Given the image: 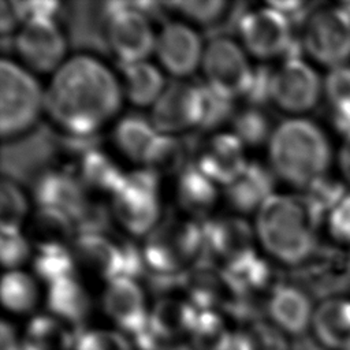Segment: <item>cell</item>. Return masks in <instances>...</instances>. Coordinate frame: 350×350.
<instances>
[{
	"label": "cell",
	"mask_w": 350,
	"mask_h": 350,
	"mask_svg": "<svg viewBox=\"0 0 350 350\" xmlns=\"http://www.w3.org/2000/svg\"><path fill=\"white\" fill-rule=\"evenodd\" d=\"M122 83L97 57L66 59L45 89V112L71 138H92L119 111Z\"/></svg>",
	"instance_id": "obj_1"
},
{
	"label": "cell",
	"mask_w": 350,
	"mask_h": 350,
	"mask_svg": "<svg viewBox=\"0 0 350 350\" xmlns=\"http://www.w3.org/2000/svg\"><path fill=\"white\" fill-rule=\"evenodd\" d=\"M319 217L304 196L273 194L257 211L254 231L273 260L299 267L319 247Z\"/></svg>",
	"instance_id": "obj_2"
},
{
	"label": "cell",
	"mask_w": 350,
	"mask_h": 350,
	"mask_svg": "<svg viewBox=\"0 0 350 350\" xmlns=\"http://www.w3.org/2000/svg\"><path fill=\"white\" fill-rule=\"evenodd\" d=\"M269 168L286 183L306 189L325 176L331 161L329 142L323 130L309 119L280 122L268 141Z\"/></svg>",
	"instance_id": "obj_3"
},
{
	"label": "cell",
	"mask_w": 350,
	"mask_h": 350,
	"mask_svg": "<svg viewBox=\"0 0 350 350\" xmlns=\"http://www.w3.org/2000/svg\"><path fill=\"white\" fill-rule=\"evenodd\" d=\"M145 267L156 276L176 278L202 260L204 230L196 220L167 217L146 235Z\"/></svg>",
	"instance_id": "obj_4"
},
{
	"label": "cell",
	"mask_w": 350,
	"mask_h": 350,
	"mask_svg": "<svg viewBox=\"0 0 350 350\" xmlns=\"http://www.w3.org/2000/svg\"><path fill=\"white\" fill-rule=\"evenodd\" d=\"M45 111V90L37 78L18 63L0 62V134L4 139L29 131Z\"/></svg>",
	"instance_id": "obj_5"
},
{
	"label": "cell",
	"mask_w": 350,
	"mask_h": 350,
	"mask_svg": "<svg viewBox=\"0 0 350 350\" xmlns=\"http://www.w3.org/2000/svg\"><path fill=\"white\" fill-rule=\"evenodd\" d=\"M111 196L112 216L131 235H148L159 224V176L149 170L124 174Z\"/></svg>",
	"instance_id": "obj_6"
},
{
	"label": "cell",
	"mask_w": 350,
	"mask_h": 350,
	"mask_svg": "<svg viewBox=\"0 0 350 350\" xmlns=\"http://www.w3.org/2000/svg\"><path fill=\"white\" fill-rule=\"evenodd\" d=\"M238 30L243 49L256 59L301 57L299 45L302 44L293 36L290 18L268 3L265 7L242 12Z\"/></svg>",
	"instance_id": "obj_7"
},
{
	"label": "cell",
	"mask_w": 350,
	"mask_h": 350,
	"mask_svg": "<svg viewBox=\"0 0 350 350\" xmlns=\"http://www.w3.org/2000/svg\"><path fill=\"white\" fill-rule=\"evenodd\" d=\"M201 68L205 85L230 101L247 94L254 74L246 51L226 36H216L206 42Z\"/></svg>",
	"instance_id": "obj_8"
},
{
	"label": "cell",
	"mask_w": 350,
	"mask_h": 350,
	"mask_svg": "<svg viewBox=\"0 0 350 350\" xmlns=\"http://www.w3.org/2000/svg\"><path fill=\"white\" fill-rule=\"evenodd\" d=\"M75 267L111 282L116 278L139 275L144 268L142 252L130 243H115L104 234H79L70 246Z\"/></svg>",
	"instance_id": "obj_9"
},
{
	"label": "cell",
	"mask_w": 350,
	"mask_h": 350,
	"mask_svg": "<svg viewBox=\"0 0 350 350\" xmlns=\"http://www.w3.org/2000/svg\"><path fill=\"white\" fill-rule=\"evenodd\" d=\"M301 44L320 64L331 68L346 64L350 57V15L340 5L308 12Z\"/></svg>",
	"instance_id": "obj_10"
},
{
	"label": "cell",
	"mask_w": 350,
	"mask_h": 350,
	"mask_svg": "<svg viewBox=\"0 0 350 350\" xmlns=\"http://www.w3.org/2000/svg\"><path fill=\"white\" fill-rule=\"evenodd\" d=\"M107 12L105 42L120 66L146 60L154 51L157 37L150 19L129 3H107Z\"/></svg>",
	"instance_id": "obj_11"
},
{
	"label": "cell",
	"mask_w": 350,
	"mask_h": 350,
	"mask_svg": "<svg viewBox=\"0 0 350 350\" xmlns=\"http://www.w3.org/2000/svg\"><path fill=\"white\" fill-rule=\"evenodd\" d=\"M198 314L193 304L164 297L154 304L146 329L134 342L139 350H185Z\"/></svg>",
	"instance_id": "obj_12"
},
{
	"label": "cell",
	"mask_w": 350,
	"mask_h": 350,
	"mask_svg": "<svg viewBox=\"0 0 350 350\" xmlns=\"http://www.w3.org/2000/svg\"><path fill=\"white\" fill-rule=\"evenodd\" d=\"M14 49L25 68L38 74L55 72L64 62L67 38L53 18H33L16 31Z\"/></svg>",
	"instance_id": "obj_13"
},
{
	"label": "cell",
	"mask_w": 350,
	"mask_h": 350,
	"mask_svg": "<svg viewBox=\"0 0 350 350\" xmlns=\"http://www.w3.org/2000/svg\"><path fill=\"white\" fill-rule=\"evenodd\" d=\"M204 85L183 79L170 82L152 105L150 122L160 134L176 135L200 127L204 116Z\"/></svg>",
	"instance_id": "obj_14"
},
{
	"label": "cell",
	"mask_w": 350,
	"mask_h": 350,
	"mask_svg": "<svg viewBox=\"0 0 350 350\" xmlns=\"http://www.w3.org/2000/svg\"><path fill=\"white\" fill-rule=\"evenodd\" d=\"M323 90V82L312 66L301 57L284 59L273 70L271 101L288 113H304L314 108Z\"/></svg>",
	"instance_id": "obj_15"
},
{
	"label": "cell",
	"mask_w": 350,
	"mask_h": 350,
	"mask_svg": "<svg viewBox=\"0 0 350 350\" xmlns=\"http://www.w3.org/2000/svg\"><path fill=\"white\" fill-rule=\"evenodd\" d=\"M204 256L223 264V269L253 256L256 231L239 216H223L202 223Z\"/></svg>",
	"instance_id": "obj_16"
},
{
	"label": "cell",
	"mask_w": 350,
	"mask_h": 350,
	"mask_svg": "<svg viewBox=\"0 0 350 350\" xmlns=\"http://www.w3.org/2000/svg\"><path fill=\"white\" fill-rule=\"evenodd\" d=\"M204 45L200 34L183 22H167L156 37L154 52L161 67L175 78H185L201 67Z\"/></svg>",
	"instance_id": "obj_17"
},
{
	"label": "cell",
	"mask_w": 350,
	"mask_h": 350,
	"mask_svg": "<svg viewBox=\"0 0 350 350\" xmlns=\"http://www.w3.org/2000/svg\"><path fill=\"white\" fill-rule=\"evenodd\" d=\"M105 314L126 335L138 338L148 327L149 312L141 286L131 278L107 282L101 297Z\"/></svg>",
	"instance_id": "obj_18"
},
{
	"label": "cell",
	"mask_w": 350,
	"mask_h": 350,
	"mask_svg": "<svg viewBox=\"0 0 350 350\" xmlns=\"http://www.w3.org/2000/svg\"><path fill=\"white\" fill-rule=\"evenodd\" d=\"M245 145L232 133H219L208 138L197 153L196 165L216 185H230L247 165Z\"/></svg>",
	"instance_id": "obj_19"
},
{
	"label": "cell",
	"mask_w": 350,
	"mask_h": 350,
	"mask_svg": "<svg viewBox=\"0 0 350 350\" xmlns=\"http://www.w3.org/2000/svg\"><path fill=\"white\" fill-rule=\"evenodd\" d=\"M314 308L308 291L297 284H278L268 295L265 310L271 323L290 336L310 331Z\"/></svg>",
	"instance_id": "obj_20"
},
{
	"label": "cell",
	"mask_w": 350,
	"mask_h": 350,
	"mask_svg": "<svg viewBox=\"0 0 350 350\" xmlns=\"http://www.w3.org/2000/svg\"><path fill=\"white\" fill-rule=\"evenodd\" d=\"M40 208H51L72 219L88 201L86 187L79 178L67 171L51 170L41 174L33 187Z\"/></svg>",
	"instance_id": "obj_21"
},
{
	"label": "cell",
	"mask_w": 350,
	"mask_h": 350,
	"mask_svg": "<svg viewBox=\"0 0 350 350\" xmlns=\"http://www.w3.org/2000/svg\"><path fill=\"white\" fill-rule=\"evenodd\" d=\"M310 332L323 350L350 349V298H324L313 313Z\"/></svg>",
	"instance_id": "obj_22"
},
{
	"label": "cell",
	"mask_w": 350,
	"mask_h": 350,
	"mask_svg": "<svg viewBox=\"0 0 350 350\" xmlns=\"http://www.w3.org/2000/svg\"><path fill=\"white\" fill-rule=\"evenodd\" d=\"M298 268L309 288L328 291V297L350 283V253L340 249L317 247Z\"/></svg>",
	"instance_id": "obj_23"
},
{
	"label": "cell",
	"mask_w": 350,
	"mask_h": 350,
	"mask_svg": "<svg viewBox=\"0 0 350 350\" xmlns=\"http://www.w3.org/2000/svg\"><path fill=\"white\" fill-rule=\"evenodd\" d=\"M275 174L260 163L249 161L245 170L226 186L230 206L239 213L256 212L273 196Z\"/></svg>",
	"instance_id": "obj_24"
},
{
	"label": "cell",
	"mask_w": 350,
	"mask_h": 350,
	"mask_svg": "<svg viewBox=\"0 0 350 350\" xmlns=\"http://www.w3.org/2000/svg\"><path fill=\"white\" fill-rule=\"evenodd\" d=\"M46 306L52 316L74 329L82 331L92 309V301L85 286L74 275L48 286Z\"/></svg>",
	"instance_id": "obj_25"
},
{
	"label": "cell",
	"mask_w": 350,
	"mask_h": 350,
	"mask_svg": "<svg viewBox=\"0 0 350 350\" xmlns=\"http://www.w3.org/2000/svg\"><path fill=\"white\" fill-rule=\"evenodd\" d=\"M216 183L196 164H190L178 175L176 200L179 206L194 219L206 217L217 201Z\"/></svg>",
	"instance_id": "obj_26"
},
{
	"label": "cell",
	"mask_w": 350,
	"mask_h": 350,
	"mask_svg": "<svg viewBox=\"0 0 350 350\" xmlns=\"http://www.w3.org/2000/svg\"><path fill=\"white\" fill-rule=\"evenodd\" d=\"M74 232V224L66 213L38 206L29 221L27 239L36 246L37 252L46 249H70L75 238Z\"/></svg>",
	"instance_id": "obj_27"
},
{
	"label": "cell",
	"mask_w": 350,
	"mask_h": 350,
	"mask_svg": "<svg viewBox=\"0 0 350 350\" xmlns=\"http://www.w3.org/2000/svg\"><path fill=\"white\" fill-rule=\"evenodd\" d=\"M123 96L135 107L153 105L165 89V81L159 67L144 60L122 64Z\"/></svg>",
	"instance_id": "obj_28"
},
{
	"label": "cell",
	"mask_w": 350,
	"mask_h": 350,
	"mask_svg": "<svg viewBox=\"0 0 350 350\" xmlns=\"http://www.w3.org/2000/svg\"><path fill=\"white\" fill-rule=\"evenodd\" d=\"M78 332L52 314H38L29 321L21 347L22 350H74Z\"/></svg>",
	"instance_id": "obj_29"
},
{
	"label": "cell",
	"mask_w": 350,
	"mask_h": 350,
	"mask_svg": "<svg viewBox=\"0 0 350 350\" xmlns=\"http://www.w3.org/2000/svg\"><path fill=\"white\" fill-rule=\"evenodd\" d=\"M159 134L150 119L138 113H130L116 123L113 129V142L126 157L135 163H144Z\"/></svg>",
	"instance_id": "obj_30"
},
{
	"label": "cell",
	"mask_w": 350,
	"mask_h": 350,
	"mask_svg": "<svg viewBox=\"0 0 350 350\" xmlns=\"http://www.w3.org/2000/svg\"><path fill=\"white\" fill-rule=\"evenodd\" d=\"M189 152V145L183 138L159 134L142 164L159 178L163 175H179L191 164L187 163Z\"/></svg>",
	"instance_id": "obj_31"
},
{
	"label": "cell",
	"mask_w": 350,
	"mask_h": 350,
	"mask_svg": "<svg viewBox=\"0 0 350 350\" xmlns=\"http://www.w3.org/2000/svg\"><path fill=\"white\" fill-rule=\"evenodd\" d=\"M120 168L104 152L92 148L82 153L78 178L86 189L113 193L123 179Z\"/></svg>",
	"instance_id": "obj_32"
},
{
	"label": "cell",
	"mask_w": 350,
	"mask_h": 350,
	"mask_svg": "<svg viewBox=\"0 0 350 350\" xmlns=\"http://www.w3.org/2000/svg\"><path fill=\"white\" fill-rule=\"evenodd\" d=\"M185 350H234V332L227 328L217 312L200 310Z\"/></svg>",
	"instance_id": "obj_33"
},
{
	"label": "cell",
	"mask_w": 350,
	"mask_h": 350,
	"mask_svg": "<svg viewBox=\"0 0 350 350\" xmlns=\"http://www.w3.org/2000/svg\"><path fill=\"white\" fill-rule=\"evenodd\" d=\"M234 350H291V346L276 325L253 320L234 332Z\"/></svg>",
	"instance_id": "obj_34"
},
{
	"label": "cell",
	"mask_w": 350,
	"mask_h": 350,
	"mask_svg": "<svg viewBox=\"0 0 350 350\" xmlns=\"http://www.w3.org/2000/svg\"><path fill=\"white\" fill-rule=\"evenodd\" d=\"M38 299V288L34 279L19 269L7 271L1 279V302L14 313L30 312Z\"/></svg>",
	"instance_id": "obj_35"
},
{
	"label": "cell",
	"mask_w": 350,
	"mask_h": 350,
	"mask_svg": "<svg viewBox=\"0 0 350 350\" xmlns=\"http://www.w3.org/2000/svg\"><path fill=\"white\" fill-rule=\"evenodd\" d=\"M232 134H235L245 146H260L269 141L273 129L267 113L254 105H249L234 113Z\"/></svg>",
	"instance_id": "obj_36"
},
{
	"label": "cell",
	"mask_w": 350,
	"mask_h": 350,
	"mask_svg": "<svg viewBox=\"0 0 350 350\" xmlns=\"http://www.w3.org/2000/svg\"><path fill=\"white\" fill-rule=\"evenodd\" d=\"M27 211V198L19 185L3 178L0 183V230L21 231Z\"/></svg>",
	"instance_id": "obj_37"
},
{
	"label": "cell",
	"mask_w": 350,
	"mask_h": 350,
	"mask_svg": "<svg viewBox=\"0 0 350 350\" xmlns=\"http://www.w3.org/2000/svg\"><path fill=\"white\" fill-rule=\"evenodd\" d=\"M33 268L36 275L48 286L60 279L74 276L77 269L70 249L38 250Z\"/></svg>",
	"instance_id": "obj_38"
},
{
	"label": "cell",
	"mask_w": 350,
	"mask_h": 350,
	"mask_svg": "<svg viewBox=\"0 0 350 350\" xmlns=\"http://www.w3.org/2000/svg\"><path fill=\"white\" fill-rule=\"evenodd\" d=\"M170 8H175L187 21L194 25L211 27L219 25L228 12L231 4L223 0H208V1H171L167 3Z\"/></svg>",
	"instance_id": "obj_39"
},
{
	"label": "cell",
	"mask_w": 350,
	"mask_h": 350,
	"mask_svg": "<svg viewBox=\"0 0 350 350\" xmlns=\"http://www.w3.org/2000/svg\"><path fill=\"white\" fill-rule=\"evenodd\" d=\"M346 194L347 193L340 183L323 176L305 189L304 197L321 221Z\"/></svg>",
	"instance_id": "obj_40"
},
{
	"label": "cell",
	"mask_w": 350,
	"mask_h": 350,
	"mask_svg": "<svg viewBox=\"0 0 350 350\" xmlns=\"http://www.w3.org/2000/svg\"><path fill=\"white\" fill-rule=\"evenodd\" d=\"M74 350H131L122 332L108 329L79 331Z\"/></svg>",
	"instance_id": "obj_41"
},
{
	"label": "cell",
	"mask_w": 350,
	"mask_h": 350,
	"mask_svg": "<svg viewBox=\"0 0 350 350\" xmlns=\"http://www.w3.org/2000/svg\"><path fill=\"white\" fill-rule=\"evenodd\" d=\"M112 212L104 205L86 201L79 212L71 219L75 232L79 234H104L109 226Z\"/></svg>",
	"instance_id": "obj_42"
},
{
	"label": "cell",
	"mask_w": 350,
	"mask_h": 350,
	"mask_svg": "<svg viewBox=\"0 0 350 350\" xmlns=\"http://www.w3.org/2000/svg\"><path fill=\"white\" fill-rule=\"evenodd\" d=\"M30 246L31 243L21 231H1L0 260L3 267L10 271L18 269L29 258Z\"/></svg>",
	"instance_id": "obj_43"
},
{
	"label": "cell",
	"mask_w": 350,
	"mask_h": 350,
	"mask_svg": "<svg viewBox=\"0 0 350 350\" xmlns=\"http://www.w3.org/2000/svg\"><path fill=\"white\" fill-rule=\"evenodd\" d=\"M205 89V98H204V116L200 129L211 130L221 123H224L228 119H232L234 111H232V101L226 100L212 92L206 85H204Z\"/></svg>",
	"instance_id": "obj_44"
},
{
	"label": "cell",
	"mask_w": 350,
	"mask_h": 350,
	"mask_svg": "<svg viewBox=\"0 0 350 350\" xmlns=\"http://www.w3.org/2000/svg\"><path fill=\"white\" fill-rule=\"evenodd\" d=\"M323 90L331 105L350 101V66L331 68L323 82Z\"/></svg>",
	"instance_id": "obj_45"
},
{
	"label": "cell",
	"mask_w": 350,
	"mask_h": 350,
	"mask_svg": "<svg viewBox=\"0 0 350 350\" xmlns=\"http://www.w3.org/2000/svg\"><path fill=\"white\" fill-rule=\"evenodd\" d=\"M328 230L342 243L350 245V193H347L328 213Z\"/></svg>",
	"instance_id": "obj_46"
},
{
	"label": "cell",
	"mask_w": 350,
	"mask_h": 350,
	"mask_svg": "<svg viewBox=\"0 0 350 350\" xmlns=\"http://www.w3.org/2000/svg\"><path fill=\"white\" fill-rule=\"evenodd\" d=\"M332 107V123L335 129L343 134V137L350 135V101L346 103H339Z\"/></svg>",
	"instance_id": "obj_47"
},
{
	"label": "cell",
	"mask_w": 350,
	"mask_h": 350,
	"mask_svg": "<svg viewBox=\"0 0 350 350\" xmlns=\"http://www.w3.org/2000/svg\"><path fill=\"white\" fill-rule=\"evenodd\" d=\"M0 30L3 34H7L8 31H12L15 25L21 21L15 12V8L8 1L0 3Z\"/></svg>",
	"instance_id": "obj_48"
},
{
	"label": "cell",
	"mask_w": 350,
	"mask_h": 350,
	"mask_svg": "<svg viewBox=\"0 0 350 350\" xmlns=\"http://www.w3.org/2000/svg\"><path fill=\"white\" fill-rule=\"evenodd\" d=\"M271 7H273L275 10L280 11L282 14H284L287 18H293L297 14H301L304 10L302 7H305V4L302 1H271L268 3Z\"/></svg>",
	"instance_id": "obj_49"
},
{
	"label": "cell",
	"mask_w": 350,
	"mask_h": 350,
	"mask_svg": "<svg viewBox=\"0 0 350 350\" xmlns=\"http://www.w3.org/2000/svg\"><path fill=\"white\" fill-rule=\"evenodd\" d=\"M339 168L346 178L347 182H350V135L345 138V142L339 150Z\"/></svg>",
	"instance_id": "obj_50"
},
{
	"label": "cell",
	"mask_w": 350,
	"mask_h": 350,
	"mask_svg": "<svg viewBox=\"0 0 350 350\" xmlns=\"http://www.w3.org/2000/svg\"><path fill=\"white\" fill-rule=\"evenodd\" d=\"M340 7L350 15V1H345V3H342L340 4Z\"/></svg>",
	"instance_id": "obj_51"
},
{
	"label": "cell",
	"mask_w": 350,
	"mask_h": 350,
	"mask_svg": "<svg viewBox=\"0 0 350 350\" xmlns=\"http://www.w3.org/2000/svg\"><path fill=\"white\" fill-rule=\"evenodd\" d=\"M349 350H350V349H349Z\"/></svg>",
	"instance_id": "obj_52"
}]
</instances>
